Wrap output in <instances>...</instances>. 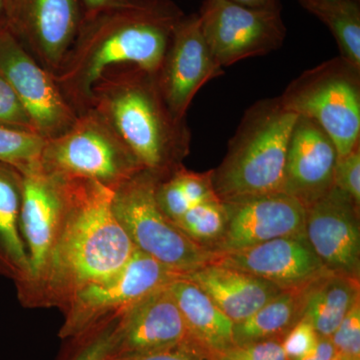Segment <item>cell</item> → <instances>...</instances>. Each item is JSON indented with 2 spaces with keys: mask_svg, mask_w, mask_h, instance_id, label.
I'll return each instance as SVG.
<instances>
[{
  "mask_svg": "<svg viewBox=\"0 0 360 360\" xmlns=\"http://www.w3.org/2000/svg\"><path fill=\"white\" fill-rule=\"evenodd\" d=\"M22 175L0 161V276L20 290L30 278V266L20 231Z\"/></svg>",
  "mask_w": 360,
  "mask_h": 360,
  "instance_id": "44dd1931",
  "label": "cell"
},
{
  "mask_svg": "<svg viewBox=\"0 0 360 360\" xmlns=\"http://www.w3.org/2000/svg\"><path fill=\"white\" fill-rule=\"evenodd\" d=\"M186 343L191 341L186 324L168 284L118 316L110 359L150 354Z\"/></svg>",
  "mask_w": 360,
  "mask_h": 360,
  "instance_id": "2e32d148",
  "label": "cell"
},
{
  "mask_svg": "<svg viewBox=\"0 0 360 360\" xmlns=\"http://www.w3.org/2000/svg\"><path fill=\"white\" fill-rule=\"evenodd\" d=\"M239 6L255 9L281 8V0H231Z\"/></svg>",
  "mask_w": 360,
  "mask_h": 360,
  "instance_id": "d590c367",
  "label": "cell"
},
{
  "mask_svg": "<svg viewBox=\"0 0 360 360\" xmlns=\"http://www.w3.org/2000/svg\"><path fill=\"white\" fill-rule=\"evenodd\" d=\"M108 360H210L198 347L186 343L179 347L150 354L115 357Z\"/></svg>",
  "mask_w": 360,
  "mask_h": 360,
  "instance_id": "d6a6232c",
  "label": "cell"
},
{
  "mask_svg": "<svg viewBox=\"0 0 360 360\" xmlns=\"http://www.w3.org/2000/svg\"><path fill=\"white\" fill-rule=\"evenodd\" d=\"M359 302V279L329 272L305 288L302 319L312 324L319 338H330Z\"/></svg>",
  "mask_w": 360,
  "mask_h": 360,
  "instance_id": "7402d4cb",
  "label": "cell"
},
{
  "mask_svg": "<svg viewBox=\"0 0 360 360\" xmlns=\"http://www.w3.org/2000/svg\"><path fill=\"white\" fill-rule=\"evenodd\" d=\"M184 277L205 291L234 324L245 321L283 291L259 277L213 262Z\"/></svg>",
  "mask_w": 360,
  "mask_h": 360,
  "instance_id": "d6986e66",
  "label": "cell"
},
{
  "mask_svg": "<svg viewBox=\"0 0 360 360\" xmlns=\"http://www.w3.org/2000/svg\"><path fill=\"white\" fill-rule=\"evenodd\" d=\"M336 355L338 354L330 338H319L314 349L295 360H333Z\"/></svg>",
  "mask_w": 360,
  "mask_h": 360,
  "instance_id": "836d02e7",
  "label": "cell"
},
{
  "mask_svg": "<svg viewBox=\"0 0 360 360\" xmlns=\"http://www.w3.org/2000/svg\"><path fill=\"white\" fill-rule=\"evenodd\" d=\"M286 110L316 122L343 158L360 146V70L338 56L304 71L281 96Z\"/></svg>",
  "mask_w": 360,
  "mask_h": 360,
  "instance_id": "52a82bcc",
  "label": "cell"
},
{
  "mask_svg": "<svg viewBox=\"0 0 360 360\" xmlns=\"http://www.w3.org/2000/svg\"><path fill=\"white\" fill-rule=\"evenodd\" d=\"M22 175L20 231L28 259L30 278L16 290L21 292L41 271L66 210L68 180L44 172L39 161L18 169Z\"/></svg>",
  "mask_w": 360,
  "mask_h": 360,
  "instance_id": "9a60e30c",
  "label": "cell"
},
{
  "mask_svg": "<svg viewBox=\"0 0 360 360\" xmlns=\"http://www.w3.org/2000/svg\"><path fill=\"white\" fill-rule=\"evenodd\" d=\"M212 360H288L281 341L271 340L233 347Z\"/></svg>",
  "mask_w": 360,
  "mask_h": 360,
  "instance_id": "1f68e13d",
  "label": "cell"
},
{
  "mask_svg": "<svg viewBox=\"0 0 360 360\" xmlns=\"http://www.w3.org/2000/svg\"><path fill=\"white\" fill-rule=\"evenodd\" d=\"M39 165L53 176L92 180L113 191L142 170L122 139L92 110L79 113L65 134L45 141Z\"/></svg>",
  "mask_w": 360,
  "mask_h": 360,
  "instance_id": "8992f818",
  "label": "cell"
},
{
  "mask_svg": "<svg viewBox=\"0 0 360 360\" xmlns=\"http://www.w3.org/2000/svg\"><path fill=\"white\" fill-rule=\"evenodd\" d=\"M0 127L37 134L32 118L28 115L27 111L20 103L13 87L1 73H0Z\"/></svg>",
  "mask_w": 360,
  "mask_h": 360,
  "instance_id": "83f0119b",
  "label": "cell"
},
{
  "mask_svg": "<svg viewBox=\"0 0 360 360\" xmlns=\"http://www.w3.org/2000/svg\"><path fill=\"white\" fill-rule=\"evenodd\" d=\"M84 15L80 0H13L7 25L40 65L56 75Z\"/></svg>",
  "mask_w": 360,
  "mask_h": 360,
  "instance_id": "7c38bea8",
  "label": "cell"
},
{
  "mask_svg": "<svg viewBox=\"0 0 360 360\" xmlns=\"http://www.w3.org/2000/svg\"><path fill=\"white\" fill-rule=\"evenodd\" d=\"M181 276L135 250L122 269L73 295L61 310L65 321L58 336L61 340L79 338L103 322L120 316L134 303Z\"/></svg>",
  "mask_w": 360,
  "mask_h": 360,
  "instance_id": "ba28073f",
  "label": "cell"
},
{
  "mask_svg": "<svg viewBox=\"0 0 360 360\" xmlns=\"http://www.w3.org/2000/svg\"><path fill=\"white\" fill-rule=\"evenodd\" d=\"M224 202L226 227L213 253L245 250L272 239L304 233V205L288 194H264Z\"/></svg>",
  "mask_w": 360,
  "mask_h": 360,
  "instance_id": "5bb4252c",
  "label": "cell"
},
{
  "mask_svg": "<svg viewBox=\"0 0 360 360\" xmlns=\"http://www.w3.org/2000/svg\"><path fill=\"white\" fill-rule=\"evenodd\" d=\"M338 42L340 58L360 70L359 0H347L317 15Z\"/></svg>",
  "mask_w": 360,
  "mask_h": 360,
  "instance_id": "d4e9b609",
  "label": "cell"
},
{
  "mask_svg": "<svg viewBox=\"0 0 360 360\" xmlns=\"http://www.w3.org/2000/svg\"><path fill=\"white\" fill-rule=\"evenodd\" d=\"M160 179L141 170L113 193L115 217L135 250L146 253L180 276L210 264L215 253L186 236L156 201Z\"/></svg>",
  "mask_w": 360,
  "mask_h": 360,
  "instance_id": "5b68a950",
  "label": "cell"
},
{
  "mask_svg": "<svg viewBox=\"0 0 360 360\" xmlns=\"http://www.w3.org/2000/svg\"><path fill=\"white\" fill-rule=\"evenodd\" d=\"M338 150L323 129L304 116L297 115L291 134L283 193L307 207L335 186Z\"/></svg>",
  "mask_w": 360,
  "mask_h": 360,
  "instance_id": "ac0fdd59",
  "label": "cell"
},
{
  "mask_svg": "<svg viewBox=\"0 0 360 360\" xmlns=\"http://www.w3.org/2000/svg\"><path fill=\"white\" fill-rule=\"evenodd\" d=\"M80 1H82L84 14H90L115 4L117 0H80Z\"/></svg>",
  "mask_w": 360,
  "mask_h": 360,
  "instance_id": "8d00e7d4",
  "label": "cell"
},
{
  "mask_svg": "<svg viewBox=\"0 0 360 360\" xmlns=\"http://www.w3.org/2000/svg\"><path fill=\"white\" fill-rule=\"evenodd\" d=\"M213 262L248 272L283 290H302L330 272L312 250L305 233L215 253Z\"/></svg>",
  "mask_w": 360,
  "mask_h": 360,
  "instance_id": "e0dca14e",
  "label": "cell"
},
{
  "mask_svg": "<svg viewBox=\"0 0 360 360\" xmlns=\"http://www.w3.org/2000/svg\"><path fill=\"white\" fill-rule=\"evenodd\" d=\"M198 15L206 44L222 68L266 56L285 40L281 8L255 9L231 0H205Z\"/></svg>",
  "mask_w": 360,
  "mask_h": 360,
  "instance_id": "9c48e42d",
  "label": "cell"
},
{
  "mask_svg": "<svg viewBox=\"0 0 360 360\" xmlns=\"http://www.w3.org/2000/svg\"><path fill=\"white\" fill-rule=\"evenodd\" d=\"M222 75L224 68L206 44L200 15L184 14L156 72L161 94L174 117L186 120L187 110L201 87Z\"/></svg>",
  "mask_w": 360,
  "mask_h": 360,
  "instance_id": "8fae6325",
  "label": "cell"
},
{
  "mask_svg": "<svg viewBox=\"0 0 360 360\" xmlns=\"http://www.w3.org/2000/svg\"><path fill=\"white\" fill-rule=\"evenodd\" d=\"M8 20V0H0V28L7 25Z\"/></svg>",
  "mask_w": 360,
  "mask_h": 360,
  "instance_id": "74e56055",
  "label": "cell"
},
{
  "mask_svg": "<svg viewBox=\"0 0 360 360\" xmlns=\"http://www.w3.org/2000/svg\"><path fill=\"white\" fill-rule=\"evenodd\" d=\"M319 340V335L312 324L307 319H300L284 336L281 347L288 360H295L314 349Z\"/></svg>",
  "mask_w": 360,
  "mask_h": 360,
  "instance_id": "4dcf8cb0",
  "label": "cell"
},
{
  "mask_svg": "<svg viewBox=\"0 0 360 360\" xmlns=\"http://www.w3.org/2000/svg\"><path fill=\"white\" fill-rule=\"evenodd\" d=\"M347 0H300L302 6L315 16Z\"/></svg>",
  "mask_w": 360,
  "mask_h": 360,
  "instance_id": "e575fe53",
  "label": "cell"
},
{
  "mask_svg": "<svg viewBox=\"0 0 360 360\" xmlns=\"http://www.w3.org/2000/svg\"><path fill=\"white\" fill-rule=\"evenodd\" d=\"M226 222L224 201L214 200L189 208L174 224L194 243L212 251L224 234Z\"/></svg>",
  "mask_w": 360,
  "mask_h": 360,
  "instance_id": "cb8c5ba5",
  "label": "cell"
},
{
  "mask_svg": "<svg viewBox=\"0 0 360 360\" xmlns=\"http://www.w3.org/2000/svg\"><path fill=\"white\" fill-rule=\"evenodd\" d=\"M333 360H340V356H338V355H336V356L335 357V359Z\"/></svg>",
  "mask_w": 360,
  "mask_h": 360,
  "instance_id": "60d3db41",
  "label": "cell"
},
{
  "mask_svg": "<svg viewBox=\"0 0 360 360\" xmlns=\"http://www.w3.org/2000/svg\"><path fill=\"white\" fill-rule=\"evenodd\" d=\"M118 317L104 321L79 338L70 340L75 347L65 360H108Z\"/></svg>",
  "mask_w": 360,
  "mask_h": 360,
  "instance_id": "4316f807",
  "label": "cell"
},
{
  "mask_svg": "<svg viewBox=\"0 0 360 360\" xmlns=\"http://www.w3.org/2000/svg\"><path fill=\"white\" fill-rule=\"evenodd\" d=\"M184 15L172 0H117L84 14L75 42L54 75L77 115L89 110L92 89L110 68L134 65L158 72Z\"/></svg>",
  "mask_w": 360,
  "mask_h": 360,
  "instance_id": "7a4b0ae2",
  "label": "cell"
},
{
  "mask_svg": "<svg viewBox=\"0 0 360 360\" xmlns=\"http://www.w3.org/2000/svg\"><path fill=\"white\" fill-rule=\"evenodd\" d=\"M307 288L283 290L245 321L234 324L236 347L276 340L286 335L302 319Z\"/></svg>",
  "mask_w": 360,
  "mask_h": 360,
  "instance_id": "603a6c76",
  "label": "cell"
},
{
  "mask_svg": "<svg viewBox=\"0 0 360 360\" xmlns=\"http://www.w3.org/2000/svg\"><path fill=\"white\" fill-rule=\"evenodd\" d=\"M297 115L281 96L257 101L245 111L226 155L212 170L222 201L283 193L286 156Z\"/></svg>",
  "mask_w": 360,
  "mask_h": 360,
  "instance_id": "277c9868",
  "label": "cell"
},
{
  "mask_svg": "<svg viewBox=\"0 0 360 360\" xmlns=\"http://www.w3.org/2000/svg\"><path fill=\"white\" fill-rule=\"evenodd\" d=\"M335 186L348 194L355 205L360 206V146L336 160Z\"/></svg>",
  "mask_w": 360,
  "mask_h": 360,
  "instance_id": "f546056e",
  "label": "cell"
},
{
  "mask_svg": "<svg viewBox=\"0 0 360 360\" xmlns=\"http://www.w3.org/2000/svg\"><path fill=\"white\" fill-rule=\"evenodd\" d=\"M330 340L336 354L360 359V302L345 315Z\"/></svg>",
  "mask_w": 360,
  "mask_h": 360,
  "instance_id": "f1b7e54d",
  "label": "cell"
},
{
  "mask_svg": "<svg viewBox=\"0 0 360 360\" xmlns=\"http://www.w3.org/2000/svg\"><path fill=\"white\" fill-rule=\"evenodd\" d=\"M44 143L39 134L0 127V161L21 169L39 162Z\"/></svg>",
  "mask_w": 360,
  "mask_h": 360,
  "instance_id": "484cf974",
  "label": "cell"
},
{
  "mask_svg": "<svg viewBox=\"0 0 360 360\" xmlns=\"http://www.w3.org/2000/svg\"><path fill=\"white\" fill-rule=\"evenodd\" d=\"M0 73L13 87L42 139H54L72 127L77 112L53 73L40 65L8 25L0 28Z\"/></svg>",
  "mask_w": 360,
  "mask_h": 360,
  "instance_id": "30bf717a",
  "label": "cell"
},
{
  "mask_svg": "<svg viewBox=\"0 0 360 360\" xmlns=\"http://www.w3.org/2000/svg\"><path fill=\"white\" fill-rule=\"evenodd\" d=\"M89 110L115 130L142 170L163 180L184 167L191 129L172 115L156 73L134 65L110 68L92 89Z\"/></svg>",
  "mask_w": 360,
  "mask_h": 360,
  "instance_id": "3957f363",
  "label": "cell"
},
{
  "mask_svg": "<svg viewBox=\"0 0 360 360\" xmlns=\"http://www.w3.org/2000/svg\"><path fill=\"white\" fill-rule=\"evenodd\" d=\"M13 0H8V11H9V7H11V4H13Z\"/></svg>",
  "mask_w": 360,
  "mask_h": 360,
  "instance_id": "ab89813d",
  "label": "cell"
},
{
  "mask_svg": "<svg viewBox=\"0 0 360 360\" xmlns=\"http://www.w3.org/2000/svg\"><path fill=\"white\" fill-rule=\"evenodd\" d=\"M340 356V355H338ZM340 360H360V359H355V357H341L340 356Z\"/></svg>",
  "mask_w": 360,
  "mask_h": 360,
  "instance_id": "f35d334b",
  "label": "cell"
},
{
  "mask_svg": "<svg viewBox=\"0 0 360 360\" xmlns=\"http://www.w3.org/2000/svg\"><path fill=\"white\" fill-rule=\"evenodd\" d=\"M65 217L39 276L18 293L25 309H65L78 291L108 278L129 262L135 248L115 217L110 188L68 179Z\"/></svg>",
  "mask_w": 360,
  "mask_h": 360,
  "instance_id": "6da1fadb",
  "label": "cell"
},
{
  "mask_svg": "<svg viewBox=\"0 0 360 360\" xmlns=\"http://www.w3.org/2000/svg\"><path fill=\"white\" fill-rule=\"evenodd\" d=\"M188 335L189 341L212 360L236 347L234 322L205 291L181 276L169 284Z\"/></svg>",
  "mask_w": 360,
  "mask_h": 360,
  "instance_id": "ffe728a7",
  "label": "cell"
},
{
  "mask_svg": "<svg viewBox=\"0 0 360 360\" xmlns=\"http://www.w3.org/2000/svg\"><path fill=\"white\" fill-rule=\"evenodd\" d=\"M304 233L328 271L360 277L359 206L333 186L305 207Z\"/></svg>",
  "mask_w": 360,
  "mask_h": 360,
  "instance_id": "4fadbf2b",
  "label": "cell"
}]
</instances>
